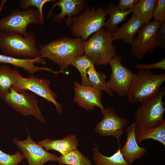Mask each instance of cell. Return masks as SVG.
I'll return each instance as SVG.
<instances>
[{
	"label": "cell",
	"mask_w": 165,
	"mask_h": 165,
	"mask_svg": "<svg viewBox=\"0 0 165 165\" xmlns=\"http://www.w3.org/2000/svg\"><path fill=\"white\" fill-rule=\"evenodd\" d=\"M55 0H21L20 2V5L21 8L24 10H27L29 7L34 6L36 7L38 11L40 24L43 25L44 24V15L42 11V8L44 5L48 2H55Z\"/></svg>",
	"instance_id": "28"
},
{
	"label": "cell",
	"mask_w": 165,
	"mask_h": 165,
	"mask_svg": "<svg viewBox=\"0 0 165 165\" xmlns=\"http://www.w3.org/2000/svg\"><path fill=\"white\" fill-rule=\"evenodd\" d=\"M165 94V87L161 88L155 95L142 102L138 107L134 116L137 125L153 127L164 119L165 108L163 99Z\"/></svg>",
	"instance_id": "6"
},
{
	"label": "cell",
	"mask_w": 165,
	"mask_h": 165,
	"mask_svg": "<svg viewBox=\"0 0 165 165\" xmlns=\"http://www.w3.org/2000/svg\"><path fill=\"white\" fill-rule=\"evenodd\" d=\"M70 64L75 67L79 72L82 79V85L90 86L87 76V71L94 65L90 58L85 54L79 56L75 58Z\"/></svg>",
	"instance_id": "27"
},
{
	"label": "cell",
	"mask_w": 165,
	"mask_h": 165,
	"mask_svg": "<svg viewBox=\"0 0 165 165\" xmlns=\"http://www.w3.org/2000/svg\"><path fill=\"white\" fill-rule=\"evenodd\" d=\"M144 24L142 20L133 14L125 24L112 33L113 41L122 39L124 44L131 45L135 35Z\"/></svg>",
	"instance_id": "18"
},
{
	"label": "cell",
	"mask_w": 165,
	"mask_h": 165,
	"mask_svg": "<svg viewBox=\"0 0 165 165\" xmlns=\"http://www.w3.org/2000/svg\"><path fill=\"white\" fill-rule=\"evenodd\" d=\"M162 23L154 20L145 24L140 28L131 45L130 51L134 57L140 59L148 53L154 52L157 48L155 45L156 37Z\"/></svg>",
	"instance_id": "10"
},
{
	"label": "cell",
	"mask_w": 165,
	"mask_h": 165,
	"mask_svg": "<svg viewBox=\"0 0 165 165\" xmlns=\"http://www.w3.org/2000/svg\"><path fill=\"white\" fill-rule=\"evenodd\" d=\"M157 3V0H138L132 9L133 14L144 23H149Z\"/></svg>",
	"instance_id": "23"
},
{
	"label": "cell",
	"mask_w": 165,
	"mask_h": 165,
	"mask_svg": "<svg viewBox=\"0 0 165 165\" xmlns=\"http://www.w3.org/2000/svg\"><path fill=\"white\" fill-rule=\"evenodd\" d=\"M73 88L75 92L73 101L79 106L87 111H92L95 107L104 109L101 101V91L91 86L80 85L75 81Z\"/></svg>",
	"instance_id": "14"
},
{
	"label": "cell",
	"mask_w": 165,
	"mask_h": 165,
	"mask_svg": "<svg viewBox=\"0 0 165 165\" xmlns=\"http://www.w3.org/2000/svg\"><path fill=\"white\" fill-rule=\"evenodd\" d=\"M121 59L120 55L116 54L110 61L112 73L107 82L113 93L120 97L127 96L135 74L123 66Z\"/></svg>",
	"instance_id": "11"
},
{
	"label": "cell",
	"mask_w": 165,
	"mask_h": 165,
	"mask_svg": "<svg viewBox=\"0 0 165 165\" xmlns=\"http://www.w3.org/2000/svg\"><path fill=\"white\" fill-rule=\"evenodd\" d=\"M87 2L85 0H59L54 2L51 9L49 11L46 18L51 15L54 9L56 6L61 9V12L54 15V21L57 23H62L67 16L66 24L69 26L72 19L80 14L87 7Z\"/></svg>",
	"instance_id": "15"
},
{
	"label": "cell",
	"mask_w": 165,
	"mask_h": 165,
	"mask_svg": "<svg viewBox=\"0 0 165 165\" xmlns=\"http://www.w3.org/2000/svg\"><path fill=\"white\" fill-rule=\"evenodd\" d=\"M112 34L102 28L84 42V53L94 65H106L116 55Z\"/></svg>",
	"instance_id": "5"
},
{
	"label": "cell",
	"mask_w": 165,
	"mask_h": 165,
	"mask_svg": "<svg viewBox=\"0 0 165 165\" xmlns=\"http://www.w3.org/2000/svg\"><path fill=\"white\" fill-rule=\"evenodd\" d=\"M0 63L10 64L17 67L21 68L25 71L31 74L41 71L50 72L55 74L57 73L52 68L39 67L35 65V64L43 65L46 64V61L45 58L39 57L33 59L16 58L0 54Z\"/></svg>",
	"instance_id": "17"
},
{
	"label": "cell",
	"mask_w": 165,
	"mask_h": 165,
	"mask_svg": "<svg viewBox=\"0 0 165 165\" xmlns=\"http://www.w3.org/2000/svg\"><path fill=\"white\" fill-rule=\"evenodd\" d=\"M134 68L139 69H146L150 70L151 69H157L163 70H165V58H164L160 61L150 64H137Z\"/></svg>",
	"instance_id": "32"
},
{
	"label": "cell",
	"mask_w": 165,
	"mask_h": 165,
	"mask_svg": "<svg viewBox=\"0 0 165 165\" xmlns=\"http://www.w3.org/2000/svg\"><path fill=\"white\" fill-rule=\"evenodd\" d=\"M84 42L80 38L63 36L47 44L40 45L38 48V57L47 58L64 71L77 57L84 55Z\"/></svg>",
	"instance_id": "1"
},
{
	"label": "cell",
	"mask_w": 165,
	"mask_h": 165,
	"mask_svg": "<svg viewBox=\"0 0 165 165\" xmlns=\"http://www.w3.org/2000/svg\"><path fill=\"white\" fill-rule=\"evenodd\" d=\"M31 24H40L38 9L33 8L26 10L16 9L0 19V31L4 32H16L25 36L28 33L27 27Z\"/></svg>",
	"instance_id": "8"
},
{
	"label": "cell",
	"mask_w": 165,
	"mask_h": 165,
	"mask_svg": "<svg viewBox=\"0 0 165 165\" xmlns=\"http://www.w3.org/2000/svg\"><path fill=\"white\" fill-rule=\"evenodd\" d=\"M101 112L103 119L95 126V132L102 137L113 136L119 144L120 137L124 134V129L130 123V121L118 116L112 107H108L101 110Z\"/></svg>",
	"instance_id": "12"
},
{
	"label": "cell",
	"mask_w": 165,
	"mask_h": 165,
	"mask_svg": "<svg viewBox=\"0 0 165 165\" xmlns=\"http://www.w3.org/2000/svg\"><path fill=\"white\" fill-rule=\"evenodd\" d=\"M4 100L7 104L16 112L23 116H32L41 122L45 123V119L38 105V101L32 94L26 91L19 93L11 86Z\"/></svg>",
	"instance_id": "9"
},
{
	"label": "cell",
	"mask_w": 165,
	"mask_h": 165,
	"mask_svg": "<svg viewBox=\"0 0 165 165\" xmlns=\"http://www.w3.org/2000/svg\"><path fill=\"white\" fill-rule=\"evenodd\" d=\"M1 43L0 38V47H1Z\"/></svg>",
	"instance_id": "34"
},
{
	"label": "cell",
	"mask_w": 165,
	"mask_h": 165,
	"mask_svg": "<svg viewBox=\"0 0 165 165\" xmlns=\"http://www.w3.org/2000/svg\"><path fill=\"white\" fill-rule=\"evenodd\" d=\"M24 159L23 155L20 151L10 155L0 149V165H18Z\"/></svg>",
	"instance_id": "29"
},
{
	"label": "cell",
	"mask_w": 165,
	"mask_h": 165,
	"mask_svg": "<svg viewBox=\"0 0 165 165\" xmlns=\"http://www.w3.org/2000/svg\"><path fill=\"white\" fill-rule=\"evenodd\" d=\"M107 9L109 18L105 21L103 28L112 34L115 32L118 29L117 25L125 20L128 15L132 12V9L122 11L117 6H114L112 3L109 4Z\"/></svg>",
	"instance_id": "21"
},
{
	"label": "cell",
	"mask_w": 165,
	"mask_h": 165,
	"mask_svg": "<svg viewBox=\"0 0 165 165\" xmlns=\"http://www.w3.org/2000/svg\"><path fill=\"white\" fill-rule=\"evenodd\" d=\"M13 73L17 78V81L12 87L16 91L20 93L23 91H30L49 102L53 103L57 112L60 114L62 113V105L56 100L57 95L50 88V80L33 75L24 78L16 69L13 70Z\"/></svg>",
	"instance_id": "7"
},
{
	"label": "cell",
	"mask_w": 165,
	"mask_h": 165,
	"mask_svg": "<svg viewBox=\"0 0 165 165\" xmlns=\"http://www.w3.org/2000/svg\"><path fill=\"white\" fill-rule=\"evenodd\" d=\"M152 18L154 20L162 23L165 21V0H158Z\"/></svg>",
	"instance_id": "30"
},
{
	"label": "cell",
	"mask_w": 165,
	"mask_h": 165,
	"mask_svg": "<svg viewBox=\"0 0 165 165\" xmlns=\"http://www.w3.org/2000/svg\"><path fill=\"white\" fill-rule=\"evenodd\" d=\"M136 141L138 145L143 141L149 139L157 141L165 146V120L155 126L147 127L137 125L135 129Z\"/></svg>",
	"instance_id": "20"
},
{
	"label": "cell",
	"mask_w": 165,
	"mask_h": 165,
	"mask_svg": "<svg viewBox=\"0 0 165 165\" xmlns=\"http://www.w3.org/2000/svg\"><path fill=\"white\" fill-rule=\"evenodd\" d=\"M40 146L46 150H53L65 155L71 151L77 149L78 141L76 136L73 134L59 140H52L46 138L38 142Z\"/></svg>",
	"instance_id": "19"
},
{
	"label": "cell",
	"mask_w": 165,
	"mask_h": 165,
	"mask_svg": "<svg viewBox=\"0 0 165 165\" xmlns=\"http://www.w3.org/2000/svg\"><path fill=\"white\" fill-rule=\"evenodd\" d=\"M165 81V74L139 69L135 74L127 95L129 102L142 103L157 93Z\"/></svg>",
	"instance_id": "3"
},
{
	"label": "cell",
	"mask_w": 165,
	"mask_h": 165,
	"mask_svg": "<svg viewBox=\"0 0 165 165\" xmlns=\"http://www.w3.org/2000/svg\"><path fill=\"white\" fill-rule=\"evenodd\" d=\"M107 15V8L87 6L79 15L72 19L68 26L75 37L85 42L90 36L103 28Z\"/></svg>",
	"instance_id": "4"
},
{
	"label": "cell",
	"mask_w": 165,
	"mask_h": 165,
	"mask_svg": "<svg viewBox=\"0 0 165 165\" xmlns=\"http://www.w3.org/2000/svg\"><path fill=\"white\" fill-rule=\"evenodd\" d=\"M87 74L90 86L96 90L104 91L110 96L113 95V93L108 86L106 76L103 72L97 71L93 66L88 69Z\"/></svg>",
	"instance_id": "24"
},
{
	"label": "cell",
	"mask_w": 165,
	"mask_h": 165,
	"mask_svg": "<svg viewBox=\"0 0 165 165\" xmlns=\"http://www.w3.org/2000/svg\"><path fill=\"white\" fill-rule=\"evenodd\" d=\"M136 126L137 124L134 122L126 127L127 138L125 144L121 148L124 159L131 164L135 160L141 158L147 150L145 148L140 147L137 143L135 133Z\"/></svg>",
	"instance_id": "16"
},
{
	"label": "cell",
	"mask_w": 165,
	"mask_h": 165,
	"mask_svg": "<svg viewBox=\"0 0 165 165\" xmlns=\"http://www.w3.org/2000/svg\"><path fill=\"white\" fill-rule=\"evenodd\" d=\"M27 131L28 136L26 140L21 141L15 138L13 142L22 151L28 165H43L47 162L57 161V156L49 152L35 142L31 139L28 130Z\"/></svg>",
	"instance_id": "13"
},
{
	"label": "cell",
	"mask_w": 165,
	"mask_h": 165,
	"mask_svg": "<svg viewBox=\"0 0 165 165\" xmlns=\"http://www.w3.org/2000/svg\"><path fill=\"white\" fill-rule=\"evenodd\" d=\"M138 0H119L117 6L122 11H125L134 7Z\"/></svg>",
	"instance_id": "33"
},
{
	"label": "cell",
	"mask_w": 165,
	"mask_h": 165,
	"mask_svg": "<svg viewBox=\"0 0 165 165\" xmlns=\"http://www.w3.org/2000/svg\"><path fill=\"white\" fill-rule=\"evenodd\" d=\"M0 50L2 54L16 58L38 57L36 36L31 32L23 36L16 32L0 33Z\"/></svg>",
	"instance_id": "2"
},
{
	"label": "cell",
	"mask_w": 165,
	"mask_h": 165,
	"mask_svg": "<svg viewBox=\"0 0 165 165\" xmlns=\"http://www.w3.org/2000/svg\"><path fill=\"white\" fill-rule=\"evenodd\" d=\"M16 77L13 69L7 65L0 66V97L4 99L9 91L10 87L16 84Z\"/></svg>",
	"instance_id": "25"
},
{
	"label": "cell",
	"mask_w": 165,
	"mask_h": 165,
	"mask_svg": "<svg viewBox=\"0 0 165 165\" xmlns=\"http://www.w3.org/2000/svg\"><path fill=\"white\" fill-rule=\"evenodd\" d=\"M156 47L159 46L164 51H165V21L163 22L158 31L156 38Z\"/></svg>",
	"instance_id": "31"
},
{
	"label": "cell",
	"mask_w": 165,
	"mask_h": 165,
	"mask_svg": "<svg viewBox=\"0 0 165 165\" xmlns=\"http://www.w3.org/2000/svg\"><path fill=\"white\" fill-rule=\"evenodd\" d=\"M121 145L119 144L118 149L111 156H106L99 151L97 146L92 149L94 155L93 159L95 165H132L124 159L121 152Z\"/></svg>",
	"instance_id": "22"
},
{
	"label": "cell",
	"mask_w": 165,
	"mask_h": 165,
	"mask_svg": "<svg viewBox=\"0 0 165 165\" xmlns=\"http://www.w3.org/2000/svg\"><path fill=\"white\" fill-rule=\"evenodd\" d=\"M57 161L60 165H93L90 160L77 149L66 155L61 154Z\"/></svg>",
	"instance_id": "26"
}]
</instances>
